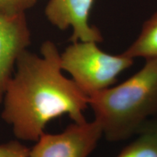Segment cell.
Listing matches in <instances>:
<instances>
[{"mask_svg": "<svg viewBox=\"0 0 157 157\" xmlns=\"http://www.w3.org/2000/svg\"><path fill=\"white\" fill-rule=\"evenodd\" d=\"M40 52L42 57L27 50L19 56L4 94L2 119L20 140L36 143L49 121L64 114L75 123L87 121L89 97L62 74L56 45L45 41Z\"/></svg>", "mask_w": 157, "mask_h": 157, "instance_id": "6da1fadb", "label": "cell"}, {"mask_svg": "<svg viewBox=\"0 0 157 157\" xmlns=\"http://www.w3.org/2000/svg\"><path fill=\"white\" fill-rule=\"evenodd\" d=\"M89 106L108 140L119 142L138 134L157 117V58L147 59L121 84L90 95Z\"/></svg>", "mask_w": 157, "mask_h": 157, "instance_id": "7a4b0ae2", "label": "cell"}, {"mask_svg": "<svg viewBox=\"0 0 157 157\" xmlns=\"http://www.w3.org/2000/svg\"><path fill=\"white\" fill-rule=\"evenodd\" d=\"M134 59L103 52L94 42H76L60 54V66L88 97L115 84L118 76L132 66Z\"/></svg>", "mask_w": 157, "mask_h": 157, "instance_id": "3957f363", "label": "cell"}, {"mask_svg": "<svg viewBox=\"0 0 157 157\" xmlns=\"http://www.w3.org/2000/svg\"><path fill=\"white\" fill-rule=\"evenodd\" d=\"M102 135L95 120L74 122L60 133H43L30 148L29 157H89Z\"/></svg>", "mask_w": 157, "mask_h": 157, "instance_id": "277c9868", "label": "cell"}, {"mask_svg": "<svg viewBox=\"0 0 157 157\" xmlns=\"http://www.w3.org/2000/svg\"><path fill=\"white\" fill-rule=\"evenodd\" d=\"M25 13H0V103L19 56L31 44Z\"/></svg>", "mask_w": 157, "mask_h": 157, "instance_id": "5b68a950", "label": "cell"}, {"mask_svg": "<svg viewBox=\"0 0 157 157\" xmlns=\"http://www.w3.org/2000/svg\"><path fill=\"white\" fill-rule=\"evenodd\" d=\"M95 0H50L44 14L51 24L65 31L73 29L71 42H101L103 36L99 29L89 23L90 13Z\"/></svg>", "mask_w": 157, "mask_h": 157, "instance_id": "8992f818", "label": "cell"}, {"mask_svg": "<svg viewBox=\"0 0 157 157\" xmlns=\"http://www.w3.org/2000/svg\"><path fill=\"white\" fill-rule=\"evenodd\" d=\"M123 54L132 59L157 58V12L145 23L140 35Z\"/></svg>", "mask_w": 157, "mask_h": 157, "instance_id": "52a82bcc", "label": "cell"}, {"mask_svg": "<svg viewBox=\"0 0 157 157\" xmlns=\"http://www.w3.org/2000/svg\"><path fill=\"white\" fill-rule=\"evenodd\" d=\"M116 157H157V135L144 132Z\"/></svg>", "mask_w": 157, "mask_h": 157, "instance_id": "ba28073f", "label": "cell"}, {"mask_svg": "<svg viewBox=\"0 0 157 157\" xmlns=\"http://www.w3.org/2000/svg\"><path fill=\"white\" fill-rule=\"evenodd\" d=\"M41 0H0V13H25Z\"/></svg>", "mask_w": 157, "mask_h": 157, "instance_id": "9c48e42d", "label": "cell"}, {"mask_svg": "<svg viewBox=\"0 0 157 157\" xmlns=\"http://www.w3.org/2000/svg\"><path fill=\"white\" fill-rule=\"evenodd\" d=\"M30 148L18 140L0 144V157H29Z\"/></svg>", "mask_w": 157, "mask_h": 157, "instance_id": "30bf717a", "label": "cell"}, {"mask_svg": "<svg viewBox=\"0 0 157 157\" xmlns=\"http://www.w3.org/2000/svg\"><path fill=\"white\" fill-rule=\"evenodd\" d=\"M144 132L152 133V134L157 135V117L152 118L151 119L145 123L138 134Z\"/></svg>", "mask_w": 157, "mask_h": 157, "instance_id": "8fae6325", "label": "cell"}]
</instances>
